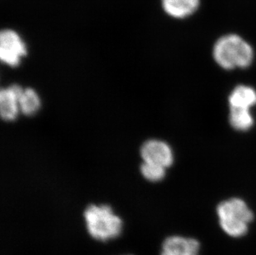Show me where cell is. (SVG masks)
<instances>
[{
    "label": "cell",
    "mask_w": 256,
    "mask_h": 255,
    "mask_svg": "<svg viewBox=\"0 0 256 255\" xmlns=\"http://www.w3.org/2000/svg\"><path fill=\"white\" fill-rule=\"evenodd\" d=\"M83 216L87 233L94 240L106 243L118 238L123 231V220L108 204H90Z\"/></svg>",
    "instance_id": "obj_1"
},
{
    "label": "cell",
    "mask_w": 256,
    "mask_h": 255,
    "mask_svg": "<svg viewBox=\"0 0 256 255\" xmlns=\"http://www.w3.org/2000/svg\"><path fill=\"white\" fill-rule=\"evenodd\" d=\"M213 58L220 68L226 70L246 68L254 59L252 46L236 34L224 35L213 46Z\"/></svg>",
    "instance_id": "obj_2"
},
{
    "label": "cell",
    "mask_w": 256,
    "mask_h": 255,
    "mask_svg": "<svg viewBox=\"0 0 256 255\" xmlns=\"http://www.w3.org/2000/svg\"><path fill=\"white\" fill-rule=\"evenodd\" d=\"M216 212L222 229L234 238L244 236L253 220L252 210L239 198H232L220 202Z\"/></svg>",
    "instance_id": "obj_3"
},
{
    "label": "cell",
    "mask_w": 256,
    "mask_h": 255,
    "mask_svg": "<svg viewBox=\"0 0 256 255\" xmlns=\"http://www.w3.org/2000/svg\"><path fill=\"white\" fill-rule=\"evenodd\" d=\"M26 54L27 46L20 34L12 29H4L0 34V59L2 62L14 68Z\"/></svg>",
    "instance_id": "obj_4"
},
{
    "label": "cell",
    "mask_w": 256,
    "mask_h": 255,
    "mask_svg": "<svg viewBox=\"0 0 256 255\" xmlns=\"http://www.w3.org/2000/svg\"><path fill=\"white\" fill-rule=\"evenodd\" d=\"M141 156L144 162L156 164L168 168L174 162V154L170 145L160 140H148L142 144Z\"/></svg>",
    "instance_id": "obj_5"
},
{
    "label": "cell",
    "mask_w": 256,
    "mask_h": 255,
    "mask_svg": "<svg viewBox=\"0 0 256 255\" xmlns=\"http://www.w3.org/2000/svg\"><path fill=\"white\" fill-rule=\"evenodd\" d=\"M200 244L192 238L171 236L165 238L160 255H198Z\"/></svg>",
    "instance_id": "obj_6"
},
{
    "label": "cell",
    "mask_w": 256,
    "mask_h": 255,
    "mask_svg": "<svg viewBox=\"0 0 256 255\" xmlns=\"http://www.w3.org/2000/svg\"><path fill=\"white\" fill-rule=\"evenodd\" d=\"M24 90L17 84H12L0 92V114L6 121L14 120L20 108V99Z\"/></svg>",
    "instance_id": "obj_7"
},
{
    "label": "cell",
    "mask_w": 256,
    "mask_h": 255,
    "mask_svg": "<svg viewBox=\"0 0 256 255\" xmlns=\"http://www.w3.org/2000/svg\"><path fill=\"white\" fill-rule=\"evenodd\" d=\"M164 12L170 17L184 20L198 10L200 0H161Z\"/></svg>",
    "instance_id": "obj_8"
},
{
    "label": "cell",
    "mask_w": 256,
    "mask_h": 255,
    "mask_svg": "<svg viewBox=\"0 0 256 255\" xmlns=\"http://www.w3.org/2000/svg\"><path fill=\"white\" fill-rule=\"evenodd\" d=\"M230 108L250 110L256 104V92L252 87L238 86L229 97Z\"/></svg>",
    "instance_id": "obj_9"
},
{
    "label": "cell",
    "mask_w": 256,
    "mask_h": 255,
    "mask_svg": "<svg viewBox=\"0 0 256 255\" xmlns=\"http://www.w3.org/2000/svg\"><path fill=\"white\" fill-rule=\"evenodd\" d=\"M230 123L234 130L246 131L254 124V118L250 110L230 108Z\"/></svg>",
    "instance_id": "obj_10"
},
{
    "label": "cell",
    "mask_w": 256,
    "mask_h": 255,
    "mask_svg": "<svg viewBox=\"0 0 256 255\" xmlns=\"http://www.w3.org/2000/svg\"><path fill=\"white\" fill-rule=\"evenodd\" d=\"M41 106L40 98L36 92L31 88L22 90L20 99V111L26 116H32L38 110Z\"/></svg>",
    "instance_id": "obj_11"
},
{
    "label": "cell",
    "mask_w": 256,
    "mask_h": 255,
    "mask_svg": "<svg viewBox=\"0 0 256 255\" xmlns=\"http://www.w3.org/2000/svg\"><path fill=\"white\" fill-rule=\"evenodd\" d=\"M140 171L144 178L150 182H160L164 178L166 174L164 168L144 162L141 166Z\"/></svg>",
    "instance_id": "obj_12"
},
{
    "label": "cell",
    "mask_w": 256,
    "mask_h": 255,
    "mask_svg": "<svg viewBox=\"0 0 256 255\" xmlns=\"http://www.w3.org/2000/svg\"><path fill=\"white\" fill-rule=\"evenodd\" d=\"M127 255H131V254H127Z\"/></svg>",
    "instance_id": "obj_13"
}]
</instances>
